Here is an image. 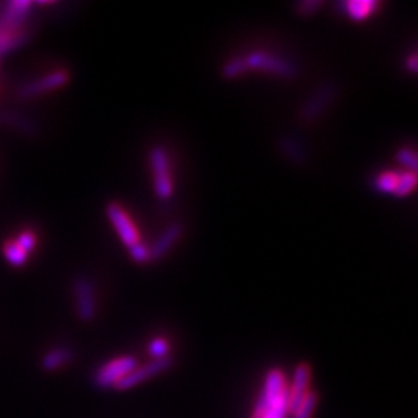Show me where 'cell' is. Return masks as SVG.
Masks as SVG:
<instances>
[{
    "label": "cell",
    "instance_id": "cell-6",
    "mask_svg": "<svg viewBox=\"0 0 418 418\" xmlns=\"http://www.w3.org/2000/svg\"><path fill=\"white\" fill-rule=\"evenodd\" d=\"M33 2L11 0L0 3V31H20L30 26Z\"/></svg>",
    "mask_w": 418,
    "mask_h": 418
},
{
    "label": "cell",
    "instance_id": "cell-2",
    "mask_svg": "<svg viewBox=\"0 0 418 418\" xmlns=\"http://www.w3.org/2000/svg\"><path fill=\"white\" fill-rule=\"evenodd\" d=\"M246 72H264L279 79H294L299 74L298 65L290 59L270 51L256 50L243 54Z\"/></svg>",
    "mask_w": 418,
    "mask_h": 418
},
{
    "label": "cell",
    "instance_id": "cell-20",
    "mask_svg": "<svg viewBox=\"0 0 418 418\" xmlns=\"http://www.w3.org/2000/svg\"><path fill=\"white\" fill-rule=\"evenodd\" d=\"M2 251L6 262L13 266H22L29 260V255L15 241H6L2 246Z\"/></svg>",
    "mask_w": 418,
    "mask_h": 418
},
{
    "label": "cell",
    "instance_id": "cell-18",
    "mask_svg": "<svg viewBox=\"0 0 418 418\" xmlns=\"http://www.w3.org/2000/svg\"><path fill=\"white\" fill-rule=\"evenodd\" d=\"M399 178H400V172L386 170V172H381L375 177L373 188L378 191V193L394 195L396 186H399Z\"/></svg>",
    "mask_w": 418,
    "mask_h": 418
},
{
    "label": "cell",
    "instance_id": "cell-11",
    "mask_svg": "<svg viewBox=\"0 0 418 418\" xmlns=\"http://www.w3.org/2000/svg\"><path fill=\"white\" fill-rule=\"evenodd\" d=\"M310 381H312V369L307 362H299L294 369L293 383L289 387V414H294V410L305 399V395L310 392Z\"/></svg>",
    "mask_w": 418,
    "mask_h": 418
},
{
    "label": "cell",
    "instance_id": "cell-28",
    "mask_svg": "<svg viewBox=\"0 0 418 418\" xmlns=\"http://www.w3.org/2000/svg\"><path fill=\"white\" fill-rule=\"evenodd\" d=\"M406 68L410 72V73H417L418 70V56L415 53L410 54V56L408 58L406 61Z\"/></svg>",
    "mask_w": 418,
    "mask_h": 418
},
{
    "label": "cell",
    "instance_id": "cell-9",
    "mask_svg": "<svg viewBox=\"0 0 418 418\" xmlns=\"http://www.w3.org/2000/svg\"><path fill=\"white\" fill-rule=\"evenodd\" d=\"M68 81H70V73H68V70L61 68V70H54L49 74H44L42 78L31 81V82H26V84L20 86L17 90V97L20 99L36 98L44 93H50L53 90H58V88L64 87Z\"/></svg>",
    "mask_w": 418,
    "mask_h": 418
},
{
    "label": "cell",
    "instance_id": "cell-8",
    "mask_svg": "<svg viewBox=\"0 0 418 418\" xmlns=\"http://www.w3.org/2000/svg\"><path fill=\"white\" fill-rule=\"evenodd\" d=\"M73 296L77 305V314L82 322H92L97 316V294L93 282L86 276H78L73 280Z\"/></svg>",
    "mask_w": 418,
    "mask_h": 418
},
{
    "label": "cell",
    "instance_id": "cell-12",
    "mask_svg": "<svg viewBox=\"0 0 418 418\" xmlns=\"http://www.w3.org/2000/svg\"><path fill=\"white\" fill-rule=\"evenodd\" d=\"M183 225L182 223H170L166 230H164L159 239L149 246V256L150 262H156V260L168 256V252L174 248L175 243L180 241L183 236Z\"/></svg>",
    "mask_w": 418,
    "mask_h": 418
},
{
    "label": "cell",
    "instance_id": "cell-27",
    "mask_svg": "<svg viewBox=\"0 0 418 418\" xmlns=\"http://www.w3.org/2000/svg\"><path fill=\"white\" fill-rule=\"evenodd\" d=\"M129 255L130 257L134 259L135 264H140V265H145V264H149L150 262V256H149V246L143 245L141 242L138 245H135L134 248L129 250Z\"/></svg>",
    "mask_w": 418,
    "mask_h": 418
},
{
    "label": "cell",
    "instance_id": "cell-23",
    "mask_svg": "<svg viewBox=\"0 0 418 418\" xmlns=\"http://www.w3.org/2000/svg\"><path fill=\"white\" fill-rule=\"evenodd\" d=\"M316 404H318V395H316V392L310 390V392L305 395V399L300 401L298 409L294 410L293 417L294 418H312L314 409H316Z\"/></svg>",
    "mask_w": 418,
    "mask_h": 418
},
{
    "label": "cell",
    "instance_id": "cell-16",
    "mask_svg": "<svg viewBox=\"0 0 418 418\" xmlns=\"http://www.w3.org/2000/svg\"><path fill=\"white\" fill-rule=\"evenodd\" d=\"M0 124L8 126L11 129L17 130V132L29 135V136L36 135V132H38L36 124H34L33 121L25 118V116H22V115L13 113L10 111H0Z\"/></svg>",
    "mask_w": 418,
    "mask_h": 418
},
{
    "label": "cell",
    "instance_id": "cell-15",
    "mask_svg": "<svg viewBox=\"0 0 418 418\" xmlns=\"http://www.w3.org/2000/svg\"><path fill=\"white\" fill-rule=\"evenodd\" d=\"M33 31L31 26L20 31H0V56L24 47L31 39Z\"/></svg>",
    "mask_w": 418,
    "mask_h": 418
},
{
    "label": "cell",
    "instance_id": "cell-14",
    "mask_svg": "<svg viewBox=\"0 0 418 418\" xmlns=\"http://www.w3.org/2000/svg\"><path fill=\"white\" fill-rule=\"evenodd\" d=\"M378 8L380 3L376 0H348V2L342 3V10L346 11V16L353 22H366Z\"/></svg>",
    "mask_w": 418,
    "mask_h": 418
},
{
    "label": "cell",
    "instance_id": "cell-13",
    "mask_svg": "<svg viewBox=\"0 0 418 418\" xmlns=\"http://www.w3.org/2000/svg\"><path fill=\"white\" fill-rule=\"evenodd\" d=\"M278 147L280 154L294 166H305L308 163V152L296 136L280 135L278 138Z\"/></svg>",
    "mask_w": 418,
    "mask_h": 418
},
{
    "label": "cell",
    "instance_id": "cell-3",
    "mask_svg": "<svg viewBox=\"0 0 418 418\" xmlns=\"http://www.w3.org/2000/svg\"><path fill=\"white\" fill-rule=\"evenodd\" d=\"M337 95H338L337 82L335 81L321 82L299 108L298 120L300 124L312 126L313 122H316L321 116L330 108L333 101L337 99Z\"/></svg>",
    "mask_w": 418,
    "mask_h": 418
},
{
    "label": "cell",
    "instance_id": "cell-22",
    "mask_svg": "<svg viewBox=\"0 0 418 418\" xmlns=\"http://www.w3.org/2000/svg\"><path fill=\"white\" fill-rule=\"evenodd\" d=\"M395 160L400 164V166L404 168V170H409V172H417L418 159L412 149H409V147L399 149L395 154Z\"/></svg>",
    "mask_w": 418,
    "mask_h": 418
},
{
    "label": "cell",
    "instance_id": "cell-26",
    "mask_svg": "<svg viewBox=\"0 0 418 418\" xmlns=\"http://www.w3.org/2000/svg\"><path fill=\"white\" fill-rule=\"evenodd\" d=\"M15 242L26 252V255H29L30 251H33L34 248H36L38 239H36V234H34L33 231H24V232H20Z\"/></svg>",
    "mask_w": 418,
    "mask_h": 418
},
{
    "label": "cell",
    "instance_id": "cell-19",
    "mask_svg": "<svg viewBox=\"0 0 418 418\" xmlns=\"http://www.w3.org/2000/svg\"><path fill=\"white\" fill-rule=\"evenodd\" d=\"M245 73H248V72H246V67H245L243 54L226 61V63L220 68V77L226 81H234L237 78L243 77Z\"/></svg>",
    "mask_w": 418,
    "mask_h": 418
},
{
    "label": "cell",
    "instance_id": "cell-17",
    "mask_svg": "<svg viewBox=\"0 0 418 418\" xmlns=\"http://www.w3.org/2000/svg\"><path fill=\"white\" fill-rule=\"evenodd\" d=\"M73 358V352L67 347H56L51 348L50 352H47L42 360H40V366L45 372H54V370L65 366L67 362H70Z\"/></svg>",
    "mask_w": 418,
    "mask_h": 418
},
{
    "label": "cell",
    "instance_id": "cell-24",
    "mask_svg": "<svg viewBox=\"0 0 418 418\" xmlns=\"http://www.w3.org/2000/svg\"><path fill=\"white\" fill-rule=\"evenodd\" d=\"M149 355L152 356V360H161L169 356V342L164 338H155L149 342L147 346Z\"/></svg>",
    "mask_w": 418,
    "mask_h": 418
},
{
    "label": "cell",
    "instance_id": "cell-4",
    "mask_svg": "<svg viewBox=\"0 0 418 418\" xmlns=\"http://www.w3.org/2000/svg\"><path fill=\"white\" fill-rule=\"evenodd\" d=\"M149 164L152 170V182L155 195L161 202H168L174 195V180L170 174V163L168 150L163 146H154L149 152Z\"/></svg>",
    "mask_w": 418,
    "mask_h": 418
},
{
    "label": "cell",
    "instance_id": "cell-21",
    "mask_svg": "<svg viewBox=\"0 0 418 418\" xmlns=\"http://www.w3.org/2000/svg\"><path fill=\"white\" fill-rule=\"evenodd\" d=\"M415 184H417V172H409V170H403V172H400L399 186H396V191H395L394 195L396 198L408 197L415 189Z\"/></svg>",
    "mask_w": 418,
    "mask_h": 418
},
{
    "label": "cell",
    "instance_id": "cell-5",
    "mask_svg": "<svg viewBox=\"0 0 418 418\" xmlns=\"http://www.w3.org/2000/svg\"><path fill=\"white\" fill-rule=\"evenodd\" d=\"M138 366L135 356L124 355L107 361L93 375V385L99 389L115 387L127 373Z\"/></svg>",
    "mask_w": 418,
    "mask_h": 418
},
{
    "label": "cell",
    "instance_id": "cell-25",
    "mask_svg": "<svg viewBox=\"0 0 418 418\" xmlns=\"http://www.w3.org/2000/svg\"><path fill=\"white\" fill-rule=\"evenodd\" d=\"M324 2H318V0H307V2H300L296 5V15L303 19H310L314 15H318V11L322 8Z\"/></svg>",
    "mask_w": 418,
    "mask_h": 418
},
{
    "label": "cell",
    "instance_id": "cell-1",
    "mask_svg": "<svg viewBox=\"0 0 418 418\" xmlns=\"http://www.w3.org/2000/svg\"><path fill=\"white\" fill-rule=\"evenodd\" d=\"M289 415V386L284 370L270 369L264 378L251 418H287Z\"/></svg>",
    "mask_w": 418,
    "mask_h": 418
},
{
    "label": "cell",
    "instance_id": "cell-7",
    "mask_svg": "<svg viewBox=\"0 0 418 418\" xmlns=\"http://www.w3.org/2000/svg\"><path fill=\"white\" fill-rule=\"evenodd\" d=\"M106 216L108 220H111L113 230L116 231V234H118L120 241L126 246L127 251L141 242L140 232L136 230L135 223L132 222V218L129 217L127 211L122 208L118 202L107 203Z\"/></svg>",
    "mask_w": 418,
    "mask_h": 418
},
{
    "label": "cell",
    "instance_id": "cell-10",
    "mask_svg": "<svg viewBox=\"0 0 418 418\" xmlns=\"http://www.w3.org/2000/svg\"><path fill=\"white\" fill-rule=\"evenodd\" d=\"M172 366H174L172 356H166V358H161V360H152L143 366H136L132 372L127 373L124 378L115 386V389L129 390L135 386H140L141 383H145L150 378H154L156 375L166 372V370H169Z\"/></svg>",
    "mask_w": 418,
    "mask_h": 418
}]
</instances>
